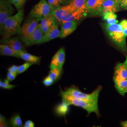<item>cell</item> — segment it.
<instances>
[{
  "instance_id": "cell-1",
  "label": "cell",
  "mask_w": 127,
  "mask_h": 127,
  "mask_svg": "<svg viewBox=\"0 0 127 127\" xmlns=\"http://www.w3.org/2000/svg\"><path fill=\"white\" fill-rule=\"evenodd\" d=\"M103 27L109 39L122 52L127 54V46L125 36L120 24H103Z\"/></svg>"
},
{
  "instance_id": "cell-2",
  "label": "cell",
  "mask_w": 127,
  "mask_h": 127,
  "mask_svg": "<svg viewBox=\"0 0 127 127\" xmlns=\"http://www.w3.org/2000/svg\"><path fill=\"white\" fill-rule=\"evenodd\" d=\"M23 18L24 11L22 9L18 11L16 15L6 19L2 26H0L1 34L3 38L11 37L19 34Z\"/></svg>"
},
{
  "instance_id": "cell-3",
  "label": "cell",
  "mask_w": 127,
  "mask_h": 127,
  "mask_svg": "<svg viewBox=\"0 0 127 127\" xmlns=\"http://www.w3.org/2000/svg\"><path fill=\"white\" fill-rule=\"evenodd\" d=\"M60 94L61 96L62 102L67 104L68 106L73 105L76 106L81 107L87 112L88 114L92 113L96 114L97 117L100 114L98 107V102L88 101L75 98L67 95L65 91L61 89Z\"/></svg>"
},
{
  "instance_id": "cell-4",
  "label": "cell",
  "mask_w": 127,
  "mask_h": 127,
  "mask_svg": "<svg viewBox=\"0 0 127 127\" xmlns=\"http://www.w3.org/2000/svg\"><path fill=\"white\" fill-rule=\"evenodd\" d=\"M87 15L86 9H81L75 11H67L61 6L54 10L53 15L56 20L62 24L66 22L79 20Z\"/></svg>"
},
{
  "instance_id": "cell-5",
  "label": "cell",
  "mask_w": 127,
  "mask_h": 127,
  "mask_svg": "<svg viewBox=\"0 0 127 127\" xmlns=\"http://www.w3.org/2000/svg\"><path fill=\"white\" fill-rule=\"evenodd\" d=\"M102 89V87L99 86L92 93L89 94L82 92L75 86L67 88L64 91L67 95L73 97L88 101L98 102L99 94Z\"/></svg>"
},
{
  "instance_id": "cell-6",
  "label": "cell",
  "mask_w": 127,
  "mask_h": 127,
  "mask_svg": "<svg viewBox=\"0 0 127 127\" xmlns=\"http://www.w3.org/2000/svg\"><path fill=\"white\" fill-rule=\"evenodd\" d=\"M54 10L45 0H41L30 12V16L42 19L54 14Z\"/></svg>"
},
{
  "instance_id": "cell-7",
  "label": "cell",
  "mask_w": 127,
  "mask_h": 127,
  "mask_svg": "<svg viewBox=\"0 0 127 127\" xmlns=\"http://www.w3.org/2000/svg\"><path fill=\"white\" fill-rule=\"evenodd\" d=\"M40 21L39 18L31 16H30L25 21L21 26L20 31L18 34L21 40L23 42L25 39L36 28Z\"/></svg>"
},
{
  "instance_id": "cell-8",
  "label": "cell",
  "mask_w": 127,
  "mask_h": 127,
  "mask_svg": "<svg viewBox=\"0 0 127 127\" xmlns=\"http://www.w3.org/2000/svg\"><path fill=\"white\" fill-rule=\"evenodd\" d=\"M9 0H0V26L6 19L13 16L14 7Z\"/></svg>"
},
{
  "instance_id": "cell-9",
  "label": "cell",
  "mask_w": 127,
  "mask_h": 127,
  "mask_svg": "<svg viewBox=\"0 0 127 127\" xmlns=\"http://www.w3.org/2000/svg\"><path fill=\"white\" fill-rule=\"evenodd\" d=\"M43 34L40 24H39L35 30L25 39L23 42L26 46L40 44Z\"/></svg>"
},
{
  "instance_id": "cell-10",
  "label": "cell",
  "mask_w": 127,
  "mask_h": 127,
  "mask_svg": "<svg viewBox=\"0 0 127 127\" xmlns=\"http://www.w3.org/2000/svg\"><path fill=\"white\" fill-rule=\"evenodd\" d=\"M104 1L105 0H88L86 5L88 14L92 16L100 15Z\"/></svg>"
},
{
  "instance_id": "cell-11",
  "label": "cell",
  "mask_w": 127,
  "mask_h": 127,
  "mask_svg": "<svg viewBox=\"0 0 127 127\" xmlns=\"http://www.w3.org/2000/svg\"><path fill=\"white\" fill-rule=\"evenodd\" d=\"M65 52L63 48H61L53 57L50 65V68L62 69L65 61Z\"/></svg>"
},
{
  "instance_id": "cell-12",
  "label": "cell",
  "mask_w": 127,
  "mask_h": 127,
  "mask_svg": "<svg viewBox=\"0 0 127 127\" xmlns=\"http://www.w3.org/2000/svg\"><path fill=\"white\" fill-rule=\"evenodd\" d=\"M1 43L9 46L18 53L23 51H25L22 44L17 37H11L3 38L1 41Z\"/></svg>"
},
{
  "instance_id": "cell-13",
  "label": "cell",
  "mask_w": 127,
  "mask_h": 127,
  "mask_svg": "<svg viewBox=\"0 0 127 127\" xmlns=\"http://www.w3.org/2000/svg\"><path fill=\"white\" fill-rule=\"evenodd\" d=\"M127 79V56L123 63H118L114 68L113 80Z\"/></svg>"
},
{
  "instance_id": "cell-14",
  "label": "cell",
  "mask_w": 127,
  "mask_h": 127,
  "mask_svg": "<svg viewBox=\"0 0 127 127\" xmlns=\"http://www.w3.org/2000/svg\"><path fill=\"white\" fill-rule=\"evenodd\" d=\"M120 4L113 0H105L100 11V15L103 16L108 12L116 13L120 10Z\"/></svg>"
},
{
  "instance_id": "cell-15",
  "label": "cell",
  "mask_w": 127,
  "mask_h": 127,
  "mask_svg": "<svg viewBox=\"0 0 127 127\" xmlns=\"http://www.w3.org/2000/svg\"><path fill=\"white\" fill-rule=\"evenodd\" d=\"M77 27L76 21H67L62 24L59 37L64 39L73 32Z\"/></svg>"
},
{
  "instance_id": "cell-16",
  "label": "cell",
  "mask_w": 127,
  "mask_h": 127,
  "mask_svg": "<svg viewBox=\"0 0 127 127\" xmlns=\"http://www.w3.org/2000/svg\"><path fill=\"white\" fill-rule=\"evenodd\" d=\"M60 33V31L58 29L57 25L56 23H55L50 30L43 34L40 44L46 43L57 37H59Z\"/></svg>"
},
{
  "instance_id": "cell-17",
  "label": "cell",
  "mask_w": 127,
  "mask_h": 127,
  "mask_svg": "<svg viewBox=\"0 0 127 127\" xmlns=\"http://www.w3.org/2000/svg\"><path fill=\"white\" fill-rule=\"evenodd\" d=\"M56 18L53 15L48 16L42 19L40 24L41 29L45 34L56 23Z\"/></svg>"
},
{
  "instance_id": "cell-18",
  "label": "cell",
  "mask_w": 127,
  "mask_h": 127,
  "mask_svg": "<svg viewBox=\"0 0 127 127\" xmlns=\"http://www.w3.org/2000/svg\"><path fill=\"white\" fill-rule=\"evenodd\" d=\"M87 0H70L66 6L68 10L71 11H75L81 9H86V5Z\"/></svg>"
},
{
  "instance_id": "cell-19",
  "label": "cell",
  "mask_w": 127,
  "mask_h": 127,
  "mask_svg": "<svg viewBox=\"0 0 127 127\" xmlns=\"http://www.w3.org/2000/svg\"><path fill=\"white\" fill-rule=\"evenodd\" d=\"M113 81L118 92L122 96H125L127 93V79H115Z\"/></svg>"
},
{
  "instance_id": "cell-20",
  "label": "cell",
  "mask_w": 127,
  "mask_h": 127,
  "mask_svg": "<svg viewBox=\"0 0 127 127\" xmlns=\"http://www.w3.org/2000/svg\"><path fill=\"white\" fill-rule=\"evenodd\" d=\"M19 55L20 58L27 62L33 64H38L40 63V57L32 55L25 51L21 52L19 53Z\"/></svg>"
},
{
  "instance_id": "cell-21",
  "label": "cell",
  "mask_w": 127,
  "mask_h": 127,
  "mask_svg": "<svg viewBox=\"0 0 127 127\" xmlns=\"http://www.w3.org/2000/svg\"><path fill=\"white\" fill-rule=\"evenodd\" d=\"M0 53L2 56H9L20 58L18 52L9 47V46L4 44H1L0 45Z\"/></svg>"
},
{
  "instance_id": "cell-22",
  "label": "cell",
  "mask_w": 127,
  "mask_h": 127,
  "mask_svg": "<svg viewBox=\"0 0 127 127\" xmlns=\"http://www.w3.org/2000/svg\"><path fill=\"white\" fill-rule=\"evenodd\" d=\"M63 73L62 69L58 68H50L48 77L53 81L54 83L57 81L61 77Z\"/></svg>"
},
{
  "instance_id": "cell-23",
  "label": "cell",
  "mask_w": 127,
  "mask_h": 127,
  "mask_svg": "<svg viewBox=\"0 0 127 127\" xmlns=\"http://www.w3.org/2000/svg\"><path fill=\"white\" fill-rule=\"evenodd\" d=\"M103 16V20L106 21V23L109 25H113L118 23V21L117 20V15L115 13L108 12Z\"/></svg>"
},
{
  "instance_id": "cell-24",
  "label": "cell",
  "mask_w": 127,
  "mask_h": 127,
  "mask_svg": "<svg viewBox=\"0 0 127 127\" xmlns=\"http://www.w3.org/2000/svg\"><path fill=\"white\" fill-rule=\"evenodd\" d=\"M10 124L12 127H21L23 126V123L20 116L18 114H15L12 117L10 120Z\"/></svg>"
},
{
  "instance_id": "cell-25",
  "label": "cell",
  "mask_w": 127,
  "mask_h": 127,
  "mask_svg": "<svg viewBox=\"0 0 127 127\" xmlns=\"http://www.w3.org/2000/svg\"><path fill=\"white\" fill-rule=\"evenodd\" d=\"M68 106L62 102V103L58 105L55 108V112L58 115L65 116L68 110Z\"/></svg>"
},
{
  "instance_id": "cell-26",
  "label": "cell",
  "mask_w": 127,
  "mask_h": 127,
  "mask_svg": "<svg viewBox=\"0 0 127 127\" xmlns=\"http://www.w3.org/2000/svg\"><path fill=\"white\" fill-rule=\"evenodd\" d=\"M18 11L22 10L26 0H9Z\"/></svg>"
},
{
  "instance_id": "cell-27",
  "label": "cell",
  "mask_w": 127,
  "mask_h": 127,
  "mask_svg": "<svg viewBox=\"0 0 127 127\" xmlns=\"http://www.w3.org/2000/svg\"><path fill=\"white\" fill-rule=\"evenodd\" d=\"M32 65H33L32 64L27 62L26 63L19 66L17 72V75L25 72Z\"/></svg>"
},
{
  "instance_id": "cell-28",
  "label": "cell",
  "mask_w": 127,
  "mask_h": 127,
  "mask_svg": "<svg viewBox=\"0 0 127 127\" xmlns=\"http://www.w3.org/2000/svg\"><path fill=\"white\" fill-rule=\"evenodd\" d=\"M48 2L53 10H57L61 7V3L59 0H47Z\"/></svg>"
},
{
  "instance_id": "cell-29",
  "label": "cell",
  "mask_w": 127,
  "mask_h": 127,
  "mask_svg": "<svg viewBox=\"0 0 127 127\" xmlns=\"http://www.w3.org/2000/svg\"><path fill=\"white\" fill-rule=\"evenodd\" d=\"M16 86L15 85L9 84V83L6 82L5 81L4 82L0 81V87L1 88L8 90H11L14 88Z\"/></svg>"
},
{
  "instance_id": "cell-30",
  "label": "cell",
  "mask_w": 127,
  "mask_h": 127,
  "mask_svg": "<svg viewBox=\"0 0 127 127\" xmlns=\"http://www.w3.org/2000/svg\"><path fill=\"white\" fill-rule=\"evenodd\" d=\"M17 75V73H12L8 71L6 79H5V81L9 83L10 82L12 81L15 79Z\"/></svg>"
},
{
  "instance_id": "cell-31",
  "label": "cell",
  "mask_w": 127,
  "mask_h": 127,
  "mask_svg": "<svg viewBox=\"0 0 127 127\" xmlns=\"http://www.w3.org/2000/svg\"><path fill=\"white\" fill-rule=\"evenodd\" d=\"M125 36H127V20H124L120 23Z\"/></svg>"
},
{
  "instance_id": "cell-32",
  "label": "cell",
  "mask_w": 127,
  "mask_h": 127,
  "mask_svg": "<svg viewBox=\"0 0 127 127\" xmlns=\"http://www.w3.org/2000/svg\"><path fill=\"white\" fill-rule=\"evenodd\" d=\"M9 124L6 120L5 118L4 117L2 114L0 115V127H9Z\"/></svg>"
},
{
  "instance_id": "cell-33",
  "label": "cell",
  "mask_w": 127,
  "mask_h": 127,
  "mask_svg": "<svg viewBox=\"0 0 127 127\" xmlns=\"http://www.w3.org/2000/svg\"><path fill=\"white\" fill-rule=\"evenodd\" d=\"M54 83L53 81L48 76L45 78L43 79V83L46 87H49Z\"/></svg>"
},
{
  "instance_id": "cell-34",
  "label": "cell",
  "mask_w": 127,
  "mask_h": 127,
  "mask_svg": "<svg viewBox=\"0 0 127 127\" xmlns=\"http://www.w3.org/2000/svg\"><path fill=\"white\" fill-rule=\"evenodd\" d=\"M18 68V66L16 65H12L8 68V71L12 73H17Z\"/></svg>"
},
{
  "instance_id": "cell-35",
  "label": "cell",
  "mask_w": 127,
  "mask_h": 127,
  "mask_svg": "<svg viewBox=\"0 0 127 127\" xmlns=\"http://www.w3.org/2000/svg\"><path fill=\"white\" fill-rule=\"evenodd\" d=\"M24 127H35L34 123L31 120H28L25 123Z\"/></svg>"
},
{
  "instance_id": "cell-36",
  "label": "cell",
  "mask_w": 127,
  "mask_h": 127,
  "mask_svg": "<svg viewBox=\"0 0 127 127\" xmlns=\"http://www.w3.org/2000/svg\"><path fill=\"white\" fill-rule=\"evenodd\" d=\"M120 7L125 10H127V0H122L120 3Z\"/></svg>"
},
{
  "instance_id": "cell-37",
  "label": "cell",
  "mask_w": 127,
  "mask_h": 127,
  "mask_svg": "<svg viewBox=\"0 0 127 127\" xmlns=\"http://www.w3.org/2000/svg\"><path fill=\"white\" fill-rule=\"evenodd\" d=\"M120 125L122 127H127V120L121 122L120 123Z\"/></svg>"
},
{
  "instance_id": "cell-38",
  "label": "cell",
  "mask_w": 127,
  "mask_h": 127,
  "mask_svg": "<svg viewBox=\"0 0 127 127\" xmlns=\"http://www.w3.org/2000/svg\"><path fill=\"white\" fill-rule=\"evenodd\" d=\"M61 3L63 4H65L70 2V0H59Z\"/></svg>"
},
{
  "instance_id": "cell-39",
  "label": "cell",
  "mask_w": 127,
  "mask_h": 127,
  "mask_svg": "<svg viewBox=\"0 0 127 127\" xmlns=\"http://www.w3.org/2000/svg\"><path fill=\"white\" fill-rule=\"evenodd\" d=\"M113 0L115 1L116 2H118V3L120 4V2H121L122 0Z\"/></svg>"
}]
</instances>
